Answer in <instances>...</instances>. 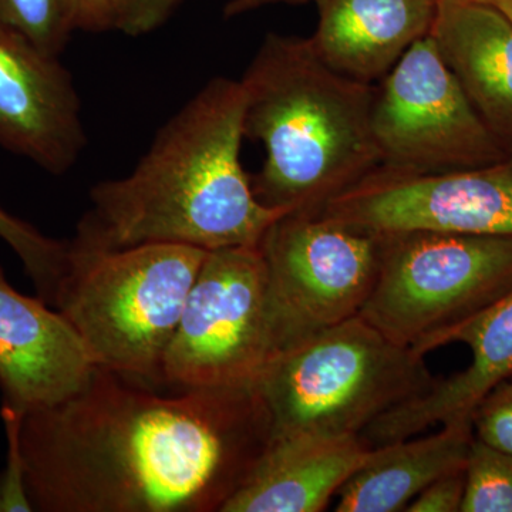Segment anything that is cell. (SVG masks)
<instances>
[{
	"label": "cell",
	"instance_id": "22",
	"mask_svg": "<svg viewBox=\"0 0 512 512\" xmlns=\"http://www.w3.org/2000/svg\"><path fill=\"white\" fill-rule=\"evenodd\" d=\"M476 439L512 456V379L498 384L473 413Z\"/></svg>",
	"mask_w": 512,
	"mask_h": 512
},
{
	"label": "cell",
	"instance_id": "19",
	"mask_svg": "<svg viewBox=\"0 0 512 512\" xmlns=\"http://www.w3.org/2000/svg\"><path fill=\"white\" fill-rule=\"evenodd\" d=\"M461 512H512V456L474 436Z\"/></svg>",
	"mask_w": 512,
	"mask_h": 512
},
{
	"label": "cell",
	"instance_id": "15",
	"mask_svg": "<svg viewBox=\"0 0 512 512\" xmlns=\"http://www.w3.org/2000/svg\"><path fill=\"white\" fill-rule=\"evenodd\" d=\"M311 36L320 59L340 74L376 84L404 53L430 35L437 0H313Z\"/></svg>",
	"mask_w": 512,
	"mask_h": 512
},
{
	"label": "cell",
	"instance_id": "12",
	"mask_svg": "<svg viewBox=\"0 0 512 512\" xmlns=\"http://www.w3.org/2000/svg\"><path fill=\"white\" fill-rule=\"evenodd\" d=\"M96 365L67 319L23 295L0 265V392L20 412L53 406L86 386Z\"/></svg>",
	"mask_w": 512,
	"mask_h": 512
},
{
	"label": "cell",
	"instance_id": "28",
	"mask_svg": "<svg viewBox=\"0 0 512 512\" xmlns=\"http://www.w3.org/2000/svg\"><path fill=\"white\" fill-rule=\"evenodd\" d=\"M511 379H512V377H511Z\"/></svg>",
	"mask_w": 512,
	"mask_h": 512
},
{
	"label": "cell",
	"instance_id": "3",
	"mask_svg": "<svg viewBox=\"0 0 512 512\" xmlns=\"http://www.w3.org/2000/svg\"><path fill=\"white\" fill-rule=\"evenodd\" d=\"M244 134L265 148L252 190L274 210L319 214L380 167L376 84L328 66L311 37L268 33L241 79Z\"/></svg>",
	"mask_w": 512,
	"mask_h": 512
},
{
	"label": "cell",
	"instance_id": "21",
	"mask_svg": "<svg viewBox=\"0 0 512 512\" xmlns=\"http://www.w3.org/2000/svg\"><path fill=\"white\" fill-rule=\"evenodd\" d=\"M22 413L8 404H2L0 409L8 446L5 467L0 471V512H35L28 493L25 460L19 441Z\"/></svg>",
	"mask_w": 512,
	"mask_h": 512
},
{
	"label": "cell",
	"instance_id": "17",
	"mask_svg": "<svg viewBox=\"0 0 512 512\" xmlns=\"http://www.w3.org/2000/svg\"><path fill=\"white\" fill-rule=\"evenodd\" d=\"M421 439L373 448L369 460L340 488L338 512L406 511L434 480L466 468L474 440L473 419L448 421Z\"/></svg>",
	"mask_w": 512,
	"mask_h": 512
},
{
	"label": "cell",
	"instance_id": "4",
	"mask_svg": "<svg viewBox=\"0 0 512 512\" xmlns=\"http://www.w3.org/2000/svg\"><path fill=\"white\" fill-rule=\"evenodd\" d=\"M207 252L174 244L93 249L69 239L50 305L96 367L164 384L165 352Z\"/></svg>",
	"mask_w": 512,
	"mask_h": 512
},
{
	"label": "cell",
	"instance_id": "20",
	"mask_svg": "<svg viewBox=\"0 0 512 512\" xmlns=\"http://www.w3.org/2000/svg\"><path fill=\"white\" fill-rule=\"evenodd\" d=\"M0 32L22 37L57 57L62 56L73 35L60 0H0Z\"/></svg>",
	"mask_w": 512,
	"mask_h": 512
},
{
	"label": "cell",
	"instance_id": "27",
	"mask_svg": "<svg viewBox=\"0 0 512 512\" xmlns=\"http://www.w3.org/2000/svg\"><path fill=\"white\" fill-rule=\"evenodd\" d=\"M480 2L487 3V5L494 6L495 9L504 13L512 22V0H480Z\"/></svg>",
	"mask_w": 512,
	"mask_h": 512
},
{
	"label": "cell",
	"instance_id": "18",
	"mask_svg": "<svg viewBox=\"0 0 512 512\" xmlns=\"http://www.w3.org/2000/svg\"><path fill=\"white\" fill-rule=\"evenodd\" d=\"M0 239L22 262L42 301H52L66 264L67 241L47 237L0 204Z\"/></svg>",
	"mask_w": 512,
	"mask_h": 512
},
{
	"label": "cell",
	"instance_id": "1",
	"mask_svg": "<svg viewBox=\"0 0 512 512\" xmlns=\"http://www.w3.org/2000/svg\"><path fill=\"white\" fill-rule=\"evenodd\" d=\"M157 387L96 367L74 396L22 413L35 512H222L272 441L258 387Z\"/></svg>",
	"mask_w": 512,
	"mask_h": 512
},
{
	"label": "cell",
	"instance_id": "7",
	"mask_svg": "<svg viewBox=\"0 0 512 512\" xmlns=\"http://www.w3.org/2000/svg\"><path fill=\"white\" fill-rule=\"evenodd\" d=\"M276 356L261 247L208 251L165 352V386H251Z\"/></svg>",
	"mask_w": 512,
	"mask_h": 512
},
{
	"label": "cell",
	"instance_id": "10",
	"mask_svg": "<svg viewBox=\"0 0 512 512\" xmlns=\"http://www.w3.org/2000/svg\"><path fill=\"white\" fill-rule=\"evenodd\" d=\"M319 214L376 235L437 231L512 237V156L439 174L379 167Z\"/></svg>",
	"mask_w": 512,
	"mask_h": 512
},
{
	"label": "cell",
	"instance_id": "23",
	"mask_svg": "<svg viewBox=\"0 0 512 512\" xmlns=\"http://www.w3.org/2000/svg\"><path fill=\"white\" fill-rule=\"evenodd\" d=\"M183 0H106L111 29L128 37L150 35L163 28Z\"/></svg>",
	"mask_w": 512,
	"mask_h": 512
},
{
	"label": "cell",
	"instance_id": "11",
	"mask_svg": "<svg viewBox=\"0 0 512 512\" xmlns=\"http://www.w3.org/2000/svg\"><path fill=\"white\" fill-rule=\"evenodd\" d=\"M87 144L82 99L60 57L0 32V148L60 177Z\"/></svg>",
	"mask_w": 512,
	"mask_h": 512
},
{
	"label": "cell",
	"instance_id": "26",
	"mask_svg": "<svg viewBox=\"0 0 512 512\" xmlns=\"http://www.w3.org/2000/svg\"><path fill=\"white\" fill-rule=\"evenodd\" d=\"M313 0H228L222 9V15L225 19H237L256 10L268 8L276 5H305Z\"/></svg>",
	"mask_w": 512,
	"mask_h": 512
},
{
	"label": "cell",
	"instance_id": "8",
	"mask_svg": "<svg viewBox=\"0 0 512 512\" xmlns=\"http://www.w3.org/2000/svg\"><path fill=\"white\" fill-rule=\"evenodd\" d=\"M278 356L359 316L375 286L382 235L322 214H285L261 244Z\"/></svg>",
	"mask_w": 512,
	"mask_h": 512
},
{
	"label": "cell",
	"instance_id": "13",
	"mask_svg": "<svg viewBox=\"0 0 512 512\" xmlns=\"http://www.w3.org/2000/svg\"><path fill=\"white\" fill-rule=\"evenodd\" d=\"M456 342L466 343L471 349L470 366L373 421L360 434L367 446H386L417 436L436 424L473 419L474 410L484 397L511 379L512 291L441 335L431 350Z\"/></svg>",
	"mask_w": 512,
	"mask_h": 512
},
{
	"label": "cell",
	"instance_id": "2",
	"mask_svg": "<svg viewBox=\"0 0 512 512\" xmlns=\"http://www.w3.org/2000/svg\"><path fill=\"white\" fill-rule=\"evenodd\" d=\"M244 114L241 80L211 79L165 121L131 173L92 187L74 244L204 251L261 244L288 212L255 197L241 163Z\"/></svg>",
	"mask_w": 512,
	"mask_h": 512
},
{
	"label": "cell",
	"instance_id": "9",
	"mask_svg": "<svg viewBox=\"0 0 512 512\" xmlns=\"http://www.w3.org/2000/svg\"><path fill=\"white\" fill-rule=\"evenodd\" d=\"M372 131L380 167L397 173H448L511 156L478 116L430 35L376 84Z\"/></svg>",
	"mask_w": 512,
	"mask_h": 512
},
{
	"label": "cell",
	"instance_id": "25",
	"mask_svg": "<svg viewBox=\"0 0 512 512\" xmlns=\"http://www.w3.org/2000/svg\"><path fill=\"white\" fill-rule=\"evenodd\" d=\"M60 5L73 33H104L113 30L106 0H60Z\"/></svg>",
	"mask_w": 512,
	"mask_h": 512
},
{
	"label": "cell",
	"instance_id": "5",
	"mask_svg": "<svg viewBox=\"0 0 512 512\" xmlns=\"http://www.w3.org/2000/svg\"><path fill=\"white\" fill-rule=\"evenodd\" d=\"M436 382L424 356L355 316L276 356L256 387L272 440L339 439L360 437L373 421Z\"/></svg>",
	"mask_w": 512,
	"mask_h": 512
},
{
	"label": "cell",
	"instance_id": "16",
	"mask_svg": "<svg viewBox=\"0 0 512 512\" xmlns=\"http://www.w3.org/2000/svg\"><path fill=\"white\" fill-rule=\"evenodd\" d=\"M372 451L359 436L272 440L222 512L323 511Z\"/></svg>",
	"mask_w": 512,
	"mask_h": 512
},
{
	"label": "cell",
	"instance_id": "24",
	"mask_svg": "<svg viewBox=\"0 0 512 512\" xmlns=\"http://www.w3.org/2000/svg\"><path fill=\"white\" fill-rule=\"evenodd\" d=\"M466 491V468L441 476L407 505L409 512H458Z\"/></svg>",
	"mask_w": 512,
	"mask_h": 512
},
{
	"label": "cell",
	"instance_id": "14",
	"mask_svg": "<svg viewBox=\"0 0 512 512\" xmlns=\"http://www.w3.org/2000/svg\"><path fill=\"white\" fill-rule=\"evenodd\" d=\"M430 37L478 116L512 156V22L480 0H437Z\"/></svg>",
	"mask_w": 512,
	"mask_h": 512
},
{
	"label": "cell",
	"instance_id": "6",
	"mask_svg": "<svg viewBox=\"0 0 512 512\" xmlns=\"http://www.w3.org/2000/svg\"><path fill=\"white\" fill-rule=\"evenodd\" d=\"M512 291V237L382 235L375 286L359 316L421 356L448 330Z\"/></svg>",
	"mask_w": 512,
	"mask_h": 512
}]
</instances>
